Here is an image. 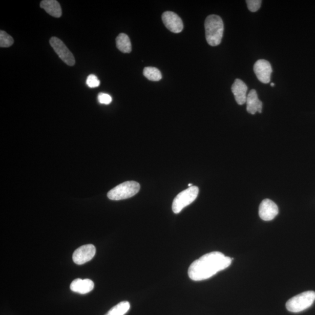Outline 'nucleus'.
<instances>
[{"label": "nucleus", "mask_w": 315, "mask_h": 315, "mask_svg": "<svg viewBox=\"0 0 315 315\" xmlns=\"http://www.w3.org/2000/svg\"><path fill=\"white\" fill-rule=\"evenodd\" d=\"M232 260L221 252H210L191 264L188 270L189 277L195 281L207 280L229 268Z\"/></svg>", "instance_id": "nucleus-1"}, {"label": "nucleus", "mask_w": 315, "mask_h": 315, "mask_svg": "<svg viewBox=\"0 0 315 315\" xmlns=\"http://www.w3.org/2000/svg\"><path fill=\"white\" fill-rule=\"evenodd\" d=\"M205 26L207 42L210 46H218L221 43L224 34V23L221 18L211 15L207 17Z\"/></svg>", "instance_id": "nucleus-2"}, {"label": "nucleus", "mask_w": 315, "mask_h": 315, "mask_svg": "<svg viewBox=\"0 0 315 315\" xmlns=\"http://www.w3.org/2000/svg\"><path fill=\"white\" fill-rule=\"evenodd\" d=\"M315 301V292L308 291L290 299L286 303V308L291 313H301L311 307Z\"/></svg>", "instance_id": "nucleus-3"}, {"label": "nucleus", "mask_w": 315, "mask_h": 315, "mask_svg": "<svg viewBox=\"0 0 315 315\" xmlns=\"http://www.w3.org/2000/svg\"><path fill=\"white\" fill-rule=\"evenodd\" d=\"M140 185L135 181H127L110 190L107 197L112 200H121L133 197L140 191Z\"/></svg>", "instance_id": "nucleus-4"}, {"label": "nucleus", "mask_w": 315, "mask_h": 315, "mask_svg": "<svg viewBox=\"0 0 315 315\" xmlns=\"http://www.w3.org/2000/svg\"><path fill=\"white\" fill-rule=\"evenodd\" d=\"M199 189L197 187H191L177 195L172 203V211L178 214L186 207L193 203L199 194Z\"/></svg>", "instance_id": "nucleus-5"}, {"label": "nucleus", "mask_w": 315, "mask_h": 315, "mask_svg": "<svg viewBox=\"0 0 315 315\" xmlns=\"http://www.w3.org/2000/svg\"><path fill=\"white\" fill-rule=\"evenodd\" d=\"M50 44L54 50L55 51L57 55L66 64L70 66H73L75 64L76 61H75L73 53L70 52V50L68 49L65 44L60 39L52 37L50 40Z\"/></svg>", "instance_id": "nucleus-6"}, {"label": "nucleus", "mask_w": 315, "mask_h": 315, "mask_svg": "<svg viewBox=\"0 0 315 315\" xmlns=\"http://www.w3.org/2000/svg\"><path fill=\"white\" fill-rule=\"evenodd\" d=\"M96 254V248L92 244L82 246L75 251L73 255L74 262L78 265H82L91 260Z\"/></svg>", "instance_id": "nucleus-7"}, {"label": "nucleus", "mask_w": 315, "mask_h": 315, "mask_svg": "<svg viewBox=\"0 0 315 315\" xmlns=\"http://www.w3.org/2000/svg\"><path fill=\"white\" fill-rule=\"evenodd\" d=\"M253 70L257 79L261 83L268 84L271 82L272 67L268 61L266 60H259L254 65Z\"/></svg>", "instance_id": "nucleus-8"}, {"label": "nucleus", "mask_w": 315, "mask_h": 315, "mask_svg": "<svg viewBox=\"0 0 315 315\" xmlns=\"http://www.w3.org/2000/svg\"><path fill=\"white\" fill-rule=\"evenodd\" d=\"M162 19L164 25L170 32L178 34L184 29V23L181 18L173 12H165L162 16Z\"/></svg>", "instance_id": "nucleus-9"}, {"label": "nucleus", "mask_w": 315, "mask_h": 315, "mask_svg": "<svg viewBox=\"0 0 315 315\" xmlns=\"http://www.w3.org/2000/svg\"><path fill=\"white\" fill-rule=\"evenodd\" d=\"M278 208L276 204L270 199H265L260 203L259 214L263 221H272L278 214Z\"/></svg>", "instance_id": "nucleus-10"}, {"label": "nucleus", "mask_w": 315, "mask_h": 315, "mask_svg": "<svg viewBox=\"0 0 315 315\" xmlns=\"http://www.w3.org/2000/svg\"><path fill=\"white\" fill-rule=\"evenodd\" d=\"M235 101L239 105L247 103L248 86L243 81L236 79L231 87Z\"/></svg>", "instance_id": "nucleus-11"}, {"label": "nucleus", "mask_w": 315, "mask_h": 315, "mask_svg": "<svg viewBox=\"0 0 315 315\" xmlns=\"http://www.w3.org/2000/svg\"><path fill=\"white\" fill-rule=\"evenodd\" d=\"M94 288V283L89 279L77 278L72 282L70 289L72 292L81 294H88L93 290Z\"/></svg>", "instance_id": "nucleus-12"}, {"label": "nucleus", "mask_w": 315, "mask_h": 315, "mask_svg": "<svg viewBox=\"0 0 315 315\" xmlns=\"http://www.w3.org/2000/svg\"><path fill=\"white\" fill-rule=\"evenodd\" d=\"M247 110L248 113L254 115L255 113H262L263 104L258 98L256 90L252 89L247 95Z\"/></svg>", "instance_id": "nucleus-13"}, {"label": "nucleus", "mask_w": 315, "mask_h": 315, "mask_svg": "<svg viewBox=\"0 0 315 315\" xmlns=\"http://www.w3.org/2000/svg\"><path fill=\"white\" fill-rule=\"evenodd\" d=\"M41 7L51 16L55 18L61 17L62 10L61 4L56 0H43L41 2Z\"/></svg>", "instance_id": "nucleus-14"}, {"label": "nucleus", "mask_w": 315, "mask_h": 315, "mask_svg": "<svg viewBox=\"0 0 315 315\" xmlns=\"http://www.w3.org/2000/svg\"><path fill=\"white\" fill-rule=\"evenodd\" d=\"M116 46L122 53H129L131 52V43L130 38L125 34L118 35L116 40Z\"/></svg>", "instance_id": "nucleus-15"}, {"label": "nucleus", "mask_w": 315, "mask_h": 315, "mask_svg": "<svg viewBox=\"0 0 315 315\" xmlns=\"http://www.w3.org/2000/svg\"><path fill=\"white\" fill-rule=\"evenodd\" d=\"M130 303L122 301L113 307L105 315H125L130 310Z\"/></svg>", "instance_id": "nucleus-16"}, {"label": "nucleus", "mask_w": 315, "mask_h": 315, "mask_svg": "<svg viewBox=\"0 0 315 315\" xmlns=\"http://www.w3.org/2000/svg\"><path fill=\"white\" fill-rule=\"evenodd\" d=\"M143 74L147 79L152 82H158L162 79L161 71L155 67H146L144 69Z\"/></svg>", "instance_id": "nucleus-17"}, {"label": "nucleus", "mask_w": 315, "mask_h": 315, "mask_svg": "<svg viewBox=\"0 0 315 315\" xmlns=\"http://www.w3.org/2000/svg\"><path fill=\"white\" fill-rule=\"evenodd\" d=\"M14 43L13 37L4 31H0V46L1 47H9Z\"/></svg>", "instance_id": "nucleus-18"}, {"label": "nucleus", "mask_w": 315, "mask_h": 315, "mask_svg": "<svg viewBox=\"0 0 315 315\" xmlns=\"http://www.w3.org/2000/svg\"><path fill=\"white\" fill-rule=\"evenodd\" d=\"M86 84L89 88H96L100 85L101 82L95 75L91 74L87 77Z\"/></svg>", "instance_id": "nucleus-19"}, {"label": "nucleus", "mask_w": 315, "mask_h": 315, "mask_svg": "<svg viewBox=\"0 0 315 315\" xmlns=\"http://www.w3.org/2000/svg\"><path fill=\"white\" fill-rule=\"evenodd\" d=\"M247 4L249 10L254 13L259 10L261 4H262V1L260 0H248Z\"/></svg>", "instance_id": "nucleus-20"}, {"label": "nucleus", "mask_w": 315, "mask_h": 315, "mask_svg": "<svg viewBox=\"0 0 315 315\" xmlns=\"http://www.w3.org/2000/svg\"><path fill=\"white\" fill-rule=\"evenodd\" d=\"M99 103L101 104L109 105L112 101V98L109 94L100 93L98 97Z\"/></svg>", "instance_id": "nucleus-21"}, {"label": "nucleus", "mask_w": 315, "mask_h": 315, "mask_svg": "<svg viewBox=\"0 0 315 315\" xmlns=\"http://www.w3.org/2000/svg\"><path fill=\"white\" fill-rule=\"evenodd\" d=\"M271 86H273V87L274 86H275V84L272 83H271Z\"/></svg>", "instance_id": "nucleus-22"}, {"label": "nucleus", "mask_w": 315, "mask_h": 315, "mask_svg": "<svg viewBox=\"0 0 315 315\" xmlns=\"http://www.w3.org/2000/svg\"><path fill=\"white\" fill-rule=\"evenodd\" d=\"M188 186H189V188H190V187H192V184H189V185H188Z\"/></svg>", "instance_id": "nucleus-23"}]
</instances>
